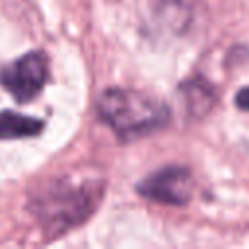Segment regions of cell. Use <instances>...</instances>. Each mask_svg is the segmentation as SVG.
Returning <instances> with one entry per match:
<instances>
[{"label": "cell", "mask_w": 249, "mask_h": 249, "mask_svg": "<svg viewBox=\"0 0 249 249\" xmlns=\"http://www.w3.org/2000/svg\"><path fill=\"white\" fill-rule=\"evenodd\" d=\"M97 115L121 140L146 136L169 123V109L161 99L123 88H109L99 95Z\"/></svg>", "instance_id": "6da1fadb"}, {"label": "cell", "mask_w": 249, "mask_h": 249, "mask_svg": "<svg viewBox=\"0 0 249 249\" xmlns=\"http://www.w3.org/2000/svg\"><path fill=\"white\" fill-rule=\"evenodd\" d=\"M101 187L95 183L74 185L66 179L47 185L33 198V210L39 220L54 233L82 224L95 208Z\"/></svg>", "instance_id": "7a4b0ae2"}, {"label": "cell", "mask_w": 249, "mask_h": 249, "mask_svg": "<svg viewBox=\"0 0 249 249\" xmlns=\"http://www.w3.org/2000/svg\"><path fill=\"white\" fill-rule=\"evenodd\" d=\"M136 191L148 200L183 206L193 196V177L183 165H167L142 179L136 185Z\"/></svg>", "instance_id": "3957f363"}, {"label": "cell", "mask_w": 249, "mask_h": 249, "mask_svg": "<svg viewBox=\"0 0 249 249\" xmlns=\"http://www.w3.org/2000/svg\"><path fill=\"white\" fill-rule=\"evenodd\" d=\"M47 58L43 53H27L0 72V84L16 101L27 103L43 89L47 82Z\"/></svg>", "instance_id": "277c9868"}, {"label": "cell", "mask_w": 249, "mask_h": 249, "mask_svg": "<svg viewBox=\"0 0 249 249\" xmlns=\"http://www.w3.org/2000/svg\"><path fill=\"white\" fill-rule=\"evenodd\" d=\"M179 91H181V99L185 103V109L193 119L204 117L206 113H210V109L216 103L214 88L202 78H195V80L183 82L179 86Z\"/></svg>", "instance_id": "5b68a950"}, {"label": "cell", "mask_w": 249, "mask_h": 249, "mask_svg": "<svg viewBox=\"0 0 249 249\" xmlns=\"http://www.w3.org/2000/svg\"><path fill=\"white\" fill-rule=\"evenodd\" d=\"M43 130V121L19 115L14 111H0V140L27 138Z\"/></svg>", "instance_id": "8992f818"}, {"label": "cell", "mask_w": 249, "mask_h": 249, "mask_svg": "<svg viewBox=\"0 0 249 249\" xmlns=\"http://www.w3.org/2000/svg\"><path fill=\"white\" fill-rule=\"evenodd\" d=\"M235 105H237L241 111H249V88L239 89V93L235 95Z\"/></svg>", "instance_id": "52a82bcc"}]
</instances>
